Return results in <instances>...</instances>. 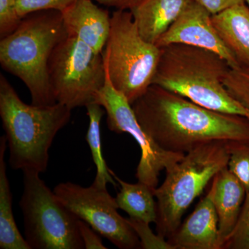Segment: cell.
<instances>
[{
    "label": "cell",
    "instance_id": "83f0119b",
    "mask_svg": "<svg viewBox=\"0 0 249 249\" xmlns=\"http://www.w3.org/2000/svg\"><path fill=\"white\" fill-rule=\"evenodd\" d=\"M99 4L115 8L116 10L131 11L139 6L143 0H92Z\"/></svg>",
    "mask_w": 249,
    "mask_h": 249
},
{
    "label": "cell",
    "instance_id": "8992f818",
    "mask_svg": "<svg viewBox=\"0 0 249 249\" xmlns=\"http://www.w3.org/2000/svg\"><path fill=\"white\" fill-rule=\"evenodd\" d=\"M160 52L141 36L130 11L113 13L103 58L111 84L131 105L152 85Z\"/></svg>",
    "mask_w": 249,
    "mask_h": 249
},
{
    "label": "cell",
    "instance_id": "cb8c5ba5",
    "mask_svg": "<svg viewBox=\"0 0 249 249\" xmlns=\"http://www.w3.org/2000/svg\"><path fill=\"white\" fill-rule=\"evenodd\" d=\"M22 19L18 13L16 0H0V39L17 30Z\"/></svg>",
    "mask_w": 249,
    "mask_h": 249
},
{
    "label": "cell",
    "instance_id": "44dd1931",
    "mask_svg": "<svg viewBox=\"0 0 249 249\" xmlns=\"http://www.w3.org/2000/svg\"><path fill=\"white\" fill-rule=\"evenodd\" d=\"M223 82L231 96L249 111V69H230Z\"/></svg>",
    "mask_w": 249,
    "mask_h": 249
},
{
    "label": "cell",
    "instance_id": "ba28073f",
    "mask_svg": "<svg viewBox=\"0 0 249 249\" xmlns=\"http://www.w3.org/2000/svg\"><path fill=\"white\" fill-rule=\"evenodd\" d=\"M48 74L57 103L72 110L95 102L107 73L103 53L68 35L53 49L48 62Z\"/></svg>",
    "mask_w": 249,
    "mask_h": 249
},
{
    "label": "cell",
    "instance_id": "ac0fdd59",
    "mask_svg": "<svg viewBox=\"0 0 249 249\" xmlns=\"http://www.w3.org/2000/svg\"><path fill=\"white\" fill-rule=\"evenodd\" d=\"M111 175L120 185V192L116 201L119 209L123 210L129 217L155 223L157 218V202L154 191L145 183H129L119 178L112 170Z\"/></svg>",
    "mask_w": 249,
    "mask_h": 249
},
{
    "label": "cell",
    "instance_id": "5bb4252c",
    "mask_svg": "<svg viewBox=\"0 0 249 249\" xmlns=\"http://www.w3.org/2000/svg\"><path fill=\"white\" fill-rule=\"evenodd\" d=\"M214 204L218 217V229L222 249L238 222L245 201L246 190L228 167L214 177Z\"/></svg>",
    "mask_w": 249,
    "mask_h": 249
},
{
    "label": "cell",
    "instance_id": "6da1fadb",
    "mask_svg": "<svg viewBox=\"0 0 249 249\" xmlns=\"http://www.w3.org/2000/svg\"><path fill=\"white\" fill-rule=\"evenodd\" d=\"M139 124L166 151L186 154L213 142H249V119L218 112L152 84L132 105Z\"/></svg>",
    "mask_w": 249,
    "mask_h": 249
},
{
    "label": "cell",
    "instance_id": "52a82bcc",
    "mask_svg": "<svg viewBox=\"0 0 249 249\" xmlns=\"http://www.w3.org/2000/svg\"><path fill=\"white\" fill-rule=\"evenodd\" d=\"M40 174L23 170L19 206L25 239L31 249H83L79 220L52 191Z\"/></svg>",
    "mask_w": 249,
    "mask_h": 249
},
{
    "label": "cell",
    "instance_id": "9a60e30c",
    "mask_svg": "<svg viewBox=\"0 0 249 249\" xmlns=\"http://www.w3.org/2000/svg\"><path fill=\"white\" fill-rule=\"evenodd\" d=\"M193 0H143L130 11L141 36L155 45Z\"/></svg>",
    "mask_w": 249,
    "mask_h": 249
},
{
    "label": "cell",
    "instance_id": "277c9868",
    "mask_svg": "<svg viewBox=\"0 0 249 249\" xmlns=\"http://www.w3.org/2000/svg\"><path fill=\"white\" fill-rule=\"evenodd\" d=\"M71 115V109L60 103L40 107L23 102L9 80L0 74V117L12 169L45 173L54 138Z\"/></svg>",
    "mask_w": 249,
    "mask_h": 249
},
{
    "label": "cell",
    "instance_id": "d4e9b609",
    "mask_svg": "<svg viewBox=\"0 0 249 249\" xmlns=\"http://www.w3.org/2000/svg\"><path fill=\"white\" fill-rule=\"evenodd\" d=\"M77 0H16L19 16L22 18L31 13L39 11H54L63 12Z\"/></svg>",
    "mask_w": 249,
    "mask_h": 249
},
{
    "label": "cell",
    "instance_id": "4316f807",
    "mask_svg": "<svg viewBox=\"0 0 249 249\" xmlns=\"http://www.w3.org/2000/svg\"><path fill=\"white\" fill-rule=\"evenodd\" d=\"M211 15L219 14L237 5L245 4L246 0H196Z\"/></svg>",
    "mask_w": 249,
    "mask_h": 249
},
{
    "label": "cell",
    "instance_id": "3957f363",
    "mask_svg": "<svg viewBox=\"0 0 249 249\" xmlns=\"http://www.w3.org/2000/svg\"><path fill=\"white\" fill-rule=\"evenodd\" d=\"M67 36L62 13L47 10L24 16L17 30L0 41L1 67L27 87L34 106L57 103L49 82L48 62Z\"/></svg>",
    "mask_w": 249,
    "mask_h": 249
},
{
    "label": "cell",
    "instance_id": "4fadbf2b",
    "mask_svg": "<svg viewBox=\"0 0 249 249\" xmlns=\"http://www.w3.org/2000/svg\"><path fill=\"white\" fill-rule=\"evenodd\" d=\"M68 35L103 53L111 30V17L107 10L92 0H77L62 13Z\"/></svg>",
    "mask_w": 249,
    "mask_h": 249
},
{
    "label": "cell",
    "instance_id": "5b68a950",
    "mask_svg": "<svg viewBox=\"0 0 249 249\" xmlns=\"http://www.w3.org/2000/svg\"><path fill=\"white\" fill-rule=\"evenodd\" d=\"M229 157V142H207L187 152L182 160L166 170L164 181L154 191L158 235L168 240L178 230L185 211L202 194L210 181L227 167Z\"/></svg>",
    "mask_w": 249,
    "mask_h": 249
},
{
    "label": "cell",
    "instance_id": "2e32d148",
    "mask_svg": "<svg viewBox=\"0 0 249 249\" xmlns=\"http://www.w3.org/2000/svg\"><path fill=\"white\" fill-rule=\"evenodd\" d=\"M218 35L240 67L249 69V9L237 5L212 15Z\"/></svg>",
    "mask_w": 249,
    "mask_h": 249
},
{
    "label": "cell",
    "instance_id": "9c48e42d",
    "mask_svg": "<svg viewBox=\"0 0 249 249\" xmlns=\"http://www.w3.org/2000/svg\"><path fill=\"white\" fill-rule=\"evenodd\" d=\"M106 73V83L96 94L95 102L106 110L109 130L118 134L128 133L135 139L142 152L136 178L139 182L155 189L161 171L171 168L182 160L186 154L163 150L144 132L132 105L111 84L107 70Z\"/></svg>",
    "mask_w": 249,
    "mask_h": 249
},
{
    "label": "cell",
    "instance_id": "484cf974",
    "mask_svg": "<svg viewBox=\"0 0 249 249\" xmlns=\"http://www.w3.org/2000/svg\"><path fill=\"white\" fill-rule=\"evenodd\" d=\"M79 231L82 240L86 249H107L103 245L99 234L83 220H79Z\"/></svg>",
    "mask_w": 249,
    "mask_h": 249
},
{
    "label": "cell",
    "instance_id": "7402d4cb",
    "mask_svg": "<svg viewBox=\"0 0 249 249\" xmlns=\"http://www.w3.org/2000/svg\"><path fill=\"white\" fill-rule=\"evenodd\" d=\"M134 231L138 236L141 248L143 249H175L168 240L158 234L155 235L150 223L129 217L126 218Z\"/></svg>",
    "mask_w": 249,
    "mask_h": 249
},
{
    "label": "cell",
    "instance_id": "d6986e66",
    "mask_svg": "<svg viewBox=\"0 0 249 249\" xmlns=\"http://www.w3.org/2000/svg\"><path fill=\"white\" fill-rule=\"evenodd\" d=\"M87 114L89 116V128L86 134V140L89 145L93 162L96 167V175L92 184L100 188H107V183L117 186V181L111 175L110 169L103 155L101 145L100 124L103 115L106 112L104 108L96 102L89 103L86 106Z\"/></svg>",
    "mask_w": 249,
    "mask_h": 249
},
{
    "label": "cell",
    "instance_id": "7c38bea8",
    "mask_svg": "<svg viewBox=\"0 0 249 249\" xmlns=\"http://www.w3.org/2000/svg\"><path fill=\"white\" fill-rule=\"evenodd\" d=\"M216 181L206 196L178 230L168 239L175 249H222L218 229V217L214 204Z\"/></svg>",
    "mask_w": 249,
    "mask_h": 249
},
{
    "label": "cell",
    "instance_id": "e0dca14e",
    "mask_svg": "<svg viewBox=\"0 0 249 249\" xmlns=\"http://www.w3.org/2000/svg\"><path fill=\"white\" fill-rule=\"evenodd\" d=\"M6 136L0 138V249H31L19 230L13 213L12 194L5 163Z\"/></svg>",
    "mask_w": 249,
    "mask_h": 249
},
{
    "label": "cell",
    "instance_id": "f1b7e54d",
    "mask_svg": "<svg viewBox=\"0 0 249 249\" xmlns=\"http://www.w3.org/2000/svg\"><path fill=\"white\" fill-rule=\"evenodd\" d=\"M246 2L247 3V4H248V7L249 9V0H246Z\"/></svg>",
    "mask_w": 249,
    "mask_h": 249
},
{
    "label": "cell",
    "instance_id": "30bf717a",
    "mask_svg": "<svg viewBox=\"0 0 249 249\" xmlns=\"http://www.w3.org/2000/svg\"><path fill=\"white\" fill-rule=\"evenodd\" d=\"M53 192L78 219L89 224L95 231L118 248H141L138 236L127 219L118 213L116 198L108 193L107 188L93 184L83 187L65 182L57 185Z\"/></svg>",
    "mask_w": 249,
    "mask_h": 249
},
{
    "label": "cell",
    "instance_id": "7a4b0ae2",
    "mask_svg": "<svg viewBox=\"0 0 249 249\" xmlns=\"http://www.w3.org/2000/svg\"><path fill=\"white\" fill-rule=\"evenodd\" d=\"M160 48L152 84L201 107L249 119L248 109L232 97L224 86L223 81L231 69L225 59L213 51L183 44Z\"/></svg>",
    "mask_w": 249,
    "mask_h": 249
},
{
    "label": "cell",
    "instance_id": "603a6c76",
    "mask_svg": "<svg viewBox=\"0 0 249 249\" xmlns=\"http://www.w3.org/2000/svg\"><path fill=\"white\" fill-rule=\"evenodd\" d=\"M223 249H249V193H246L238 222Z\"/></svg>",
    "mask_w": 249,
    "mask_h": 249
},
{
    "label": "cell",
    "instance_id": "ffe728a7",
    "mask_svg": "<svg viewBox=\"0 0 249 249\" xmlns=\"http://www.w3.org/2000/svg\"><path fill=\"white\" fill-rule=\"evenodd\" d=\"M229 152L228 168L249 193V142H229Z\"/></svg>",
    "mask_w": 249,
    "mask_h": 249
},
{
    "label": "cell",
    "instance_id": "8fae6325",
    "mask_svg": "<svg viewBox=\"0 0 249 249\" xmlns=\"http://www.w3.org/2000/svg\"><path fill=\"white\" fill-rule=\"evenodd\" d=\"M173 44L213 51L225 59L231 69L240 67L214 29L212 15L196 0L188 5L155 45L163 47Z\"/></svg>",
    "mask_w": 249,
    "mask_h": 249
}]
</instances>
